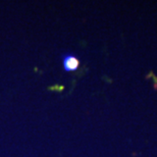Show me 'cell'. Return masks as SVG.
<instances>
[{
  "instance_id": "1",
  "label": "cell",
  "mask_w": 157,
  "mask_h": 157,
  "mask_svg": "<svg viewBox=\"0 0 157 157\" xmlns=\"http://www.w3.org/2000/svg\"><path fill=\"white\" fill-rule=\"evenodd\" d=\"M78 59L74 55H70V54H67L64 55L63 57V67L64 70L67 71H76L77 68L78 67Z\"/></svg>"
}]
</instances>
